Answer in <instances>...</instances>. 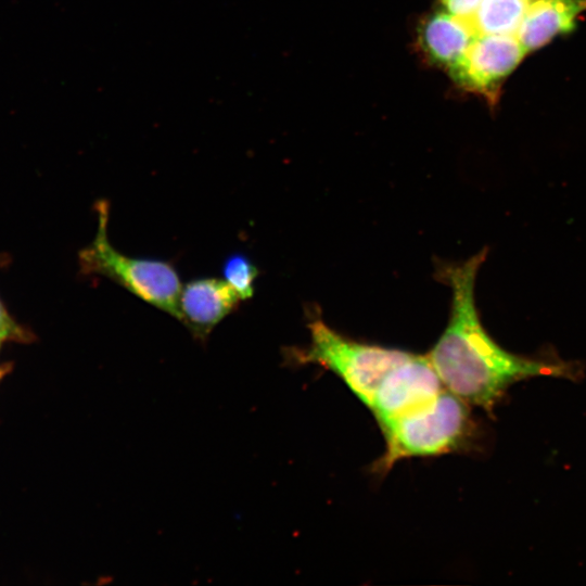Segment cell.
Here are the masks:
<instances>
[{
  "mask_svg": "<svg viewBox=\"0 0 586 586\" xmlns=\"http://www.w3.org/2000/svg\"><path fill=\"white\" fill-rule=\"evenodd\" d=\"M487 256L481 250L466 262L444 266L451 308L444 332L426 355L445 390L491 413L512 384L534 377L576 378L577 368L562 360L534 359L502 348L481 322L474 286Z\"/></svg>",
  "mask_w": 586,
  "mask_h": 586,
  "instance_id": "1",
  "label": "cell"
},
{
  "mask_svg": "<svg viewBox=\"0 0 586 586\" xmlns=\"http://www.w3.org/2000/svg\"><path fill=\"white\" fill-rule=\"evenodd\" d=\"M308 328L309 345L295 352V359L333 372L367 408L386 375L411 354L352 340L320 318L310 321Z\"/></svg>",
  "mask_w": 586,
  "mask_h": 586,
  "instance_id": "4",
  "label": "cell"
},
{
  "mask_svg": "<svg viewBox=\"0 0 586 586\" xmlns=\"http://www.w3.org/2000/svg\"><path fill=\"white\" fill-rule=\"evenodd\" d=\"M586 0H534L515 36L526 50H536L576 27Z\"/></svg>",
  "mask_w": 586,
  "mask_h": 586,
  "instance_id": "8",
  "label": "cell"
},
{
  "mask_svg": "<svg viewBox=\"0 0 586 586\" xmlns=\"http://www.w3.org/2000/svg\"><path fill=\"white\" fill-rule=\"evenodd\" d=\"M95 207L98 229L92 242L79 253L81 271L105 277L179 319L182 284L176 268L165 260L130 257L117 251L107 237L110 205L101 200Z\"/></svg>",
  "mask_w": 586,
  "mask_h": 586,
  "instance_id": "3",
  "label": "cell"
},
{
  "mask_svg": "<svg viewBox=\"0 0 586 586\" xmlns=\"http://www.w3.org/2000/svg\"><path fill=\"white\" fill-rule=\"evenodd\" d=\"M240 301L224 279L196 278L181 288L178 320L194 339L205 342L213 329L238 308Z\"/></svg>",
  "mask_w": 586,
  "mask_h": 586,
  "instance_id": "7",
  "label": "cell"
},
{
  "mask_svg": "<svg viewBox=\"0 0 586 586\" xmlns=\"http://www.w3.org/2000/svg\"><path fill=\"white\" fill-rule=\"evenodd\" d=\"M385 450L373 464L386 473L410 457L440 456L464 445L472 430L469 404L444 390L425 406L379 425Z\"/></svg>",
  "mask_w": 586,
  "mask_h": 586,
  "instance_id": "2",
  "label": "cell"
},
{
  "mask_svg": "<svg viewBox=\"0 0 586 586\" xmlns=\"http://www.w3.org/2000/svg\"><path fill=\"white\" fill-rule=\"evenodd\" d=\"M534 0H482L469 21L477 35H515Z\"/></svg>",
  "mask_w": 586,
  "mask_h": 586,
  "instance_id": "10",
  "label": "cell"
},
{
  "mask_svg": "<svg viewBox=\"0 0 586 586\" xmlns=\"http://www.w3.org/2000/svg\"><path fill=\"white\" fill-rule=\"evenodd\" d=\"M526 53L515 35H476L448 73L463 89L495 102L502 82Z\"/></svg>",
  "mask_w": 586,
  "mask_h": 586,
  "instance_id": "5",
  "label": "cell"
},
{
  "mask_svg": "<svg viewBox=\"0 0 586 586\" xmlns=\"http://www.w3.org/2000/svg\"><path fill=\"white\" fill-rule=\"evenodd\" d=\"M444 390L428 356L411 353L386 375L368 409L380 425L425 406Z\"/></svg>",
  "mask_w": 586,
  "mask_h": 586,
  "instance_id": "6",
  "label": "cell"
},
{
  "mask_svg": "<svg viewBox=\"0 0 586 586\" xmlns=\"http://www.w3.org/2000/svg\"><path fill=\"white\" fill-rule=\"evenodd\" d=\"M16 326L0 302V340L15 334Z\"/></svg>",
  "mask_w": 586,
  "mask_h": 586,
  "instance_id": "13",
  "label": "cell"
},
{
  "mask_svg": "<svg viewBox=\"0 0 586 586\" xmlns=\"http://www.w3.org/2000/svg\"><path fill=\"white\" fill-rule=\"evenodd\" d=\"M0 342H1V340H0Z\"/></svg>",
  "mask_w": 586,
  "mask_h": 586,
  "instance_id": "14",
  "label": "cell"
},
{
  "mask_svg": "<svg viewBox=\"0 0 586 586\" xmlns=\"http://www.w3.org/2000/svg\"><path fill=\"white\" fill-rule=\"evenodd\" d=\"M221 271L224 280L235 291L241 301L253 296L258 269L246 255L240 252L229 255L224 260Z\"/></svg>",
  "mask_w": 586,
  "mask_h": 586,
  "instance_id": "11",
  "label": "cell"
},
{
  "mask_svg": "<svg viewBox=\"0 0 586 586\" xmlns=\"http://www.w3.org/2000/svg\"><path fill=\"white\" fill-rule=\"evenodd\" d=\"M476 35L469 21L440 11L421 23L419 41L431 63L450 69L462 59Z\"/></svg>",
  "mask_w": 586,
  "mask_h": 586,
  "instance_id": "9",
  "label": "cell"
},
{
  "mask_svg": "<svg viewBox=\"0 0 586 586\" xmlns=\"http://www.w3.org/2000/svg\"><path fill=\"white\" fill-rule=\"evenodd\" d=\"M443 11L470 21L479 9L482 0H438Z\"/></svg>",
  "mask_w": 586,
  "mask_h": 586,
  "instance_id": "12",
  "label": "cell"
}]
</instances>
